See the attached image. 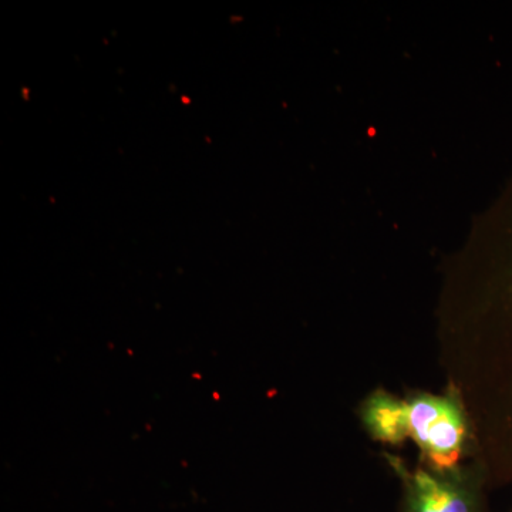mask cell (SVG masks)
Returning a JSON list of instances; mask_svg holds the SVG:
<instances>
[{
  "label": "cell",
  "mask_w": 512,
  "mask_h": 512,
  "mask_svg": "<svg viewBox=\"0 0 512 512\" xmlns=\"http://www.w3.org/2000/svg\"><path fill=\"white\" fill-rule=\"evenodd\" d=\"M512 512V511H511Z\"/></svg>",
  "instance_id": "5"
},
{
  "label": "cell",
  "mask_w": 512,
  "mask_h": 512,
  "mask_svg": "<svg viewBox=\"0 0 512 512\" xmlns=\"http://www.w3.org/2000/svg\"><path fill=\"white\" fill-rule=\"evenodd\" d=\"M440 303V356L483 429L512 453V175L454 259Z\"/></svg>",
  "instance_id": "1"
},
{
  "label": "cell",
  "mask_w": 512,
  "mask_h": 512,
  "mask_svg": "<svg viewBox=\"0 0 512 512\" xmlns=\"http://www.w3.org/2000/svg\"><path fill=\"white\" fill-rule=\"evenodd\" d=\"M356 414L360 427L375 443L399 448L410 440L406 399L384 387H376L367 393L357 406Z\"/></svg>",
  "instance_id": "4"
},
{
  "label": "cell",
  "mask_w": 512,
  "mask_h": 512,
  "mask_svg": "<svg viewBox=\"0 0 512 512\" xmlns=\"http://www.w3.org/2000/svg\"><path fill=\"white\" fill-rule=\"evenodd\" d=\"M382 457L402 488V512H488L490 474L480 458L456 470L433 471L410 467L389 451Z\"/></svg>",
  "instance_id": "3"
},
{
  "label": "cell",
  "mask_w": 512,
  "mask_h": 512,
  "mask_svg": "<svg viewBox=\"0 0 512 512\" xmlns=\"http://www.w3.org/2000/svg\"><path fill=\"white\" fill-rule=\"evenodd\" d=\"M409 407L410 440L420 466L451 471L480 458L476 423L466 400L454 386L443 392L414 389L404 396Z\"/></svg>",
  "instance_id": "2"
}]
</instances>
